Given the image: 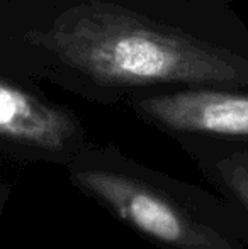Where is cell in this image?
<instances>
[{"mask_svg": "<svg viewBox=\"0 0 248 249\" xmlns=\"http://www.w3.org/2000/svg\"><path fill=\"white\" fill-rule=\"evenodd\" d=\"M70 183L160 249H248V222L219 194L153 170L114 148H87Z\"/></svg>", "mask_w": 248, "mask_h": 249, "instance_id": "6da1fadb", "label": "cell"}, {"mask_svg": "<svg viewBox=\"0 0 248 249\" xmlns=\"http://www.w3.org/2000/svg\"><path fill=\"white\" fill-rule=\"evenodd\" d=\"M65 63L104 85L248 83V61L109 5L66 12L46 36Z\"/></svg>", "mask_w": 248, "mask_h": 249, "instance_id": "7a4b0ae2", "label": "cell"}, {"mask_svg": "<svg viewBox=\"0 0 248 249\" xmlns=\"http://www.w3.org/2000/svg\"><path fill=\"white\" fill-rule=\"evenodd\" d=\"M136 112L189 149L195 163L248 153V93L194 89L133 102Z\"/></svg>", "mask_w": 248, "mask_h": 249, "instance_id": "3957f363", "label": "cell"}, {"mask_svg": "<svg viewBox=\"0 0 248 249\" xmlns=\"http://www.w3.org/2000/svg\"><path fill=\"white\" fill-rule=\"evenodd\" d=\"M87 148L85 132L68 112L0 80V151L66 166Z\"/></svg>", "mask_w": 248, "mask_h": 249, "instance_id": "277c9868", "label": "cell"}, {"mask_svg": "<svg viewBox=\"0 0 248 249\" xmlns=\"http://www.w3.org/2000/svg\"><path fill=\"white\" fill-rule=\"evenodd\" d=\"M5 197H7V187L3 183V180L0 178V209H2L3 202H5Z\"/></svg>", "mask_w": 248, "mask_h": 249, "instance_id": "5b68a950", "label": "cell"}]
</instances>
